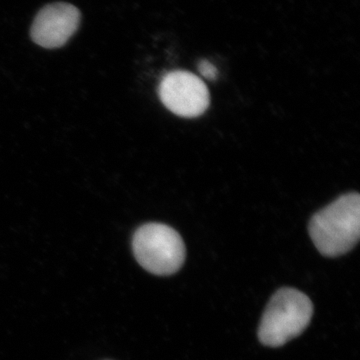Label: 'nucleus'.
<instances>
[{"label":"nucleus","mask_w":360,"mask_h":360,"mask_svg":"<svg viewBox=\"0 0 360 360\" xmlns=\"http://www.w3.org/2000/svg\"><path fill=\"white\" fill-rule=\"evenodd\" d=\"M158 94L163 105L180 117H198L210 106L207 86L200 77L188 71L168 72L161 79Z\"/></svg>","instance_id":"nucleus-4"},{"label":"nucleus","mask_w":360,"mask_h":360,"mask_svg":"<svg viewBox=\"0 0 360 360\" xmlns=\"http://www.w3.org/2000/svg\"><path fill=\"white\" fill-rule=\"evenodd\" d=\"M132 250L137 262L155 276H172L186 259V245L179 232L156 222L142 225L135 231Z\"/></svg>","instance_id":"nucleus-3"},{"label":"nucleus","mask_w":360,"mask_h":360,"mask_svg":"<svg viewBox=\"0 0 360 360\" xmlns=\"http://www.w3.org/2000/svg\"><path fill=\"white\" fill-rule=\"evenodd\" d=\"M80 13L68 4H53L44 7L37 14L32 27L35 44L45 49H58L65 45L79 26Z\"/></svg>","instance_id":"nucleus-5"},{"label":"nucleus","mask_w":360,"mask_h":360,"mask_svg":"<svg viewBox=\"0 0 360 360\" xmlns=\"http://www.w3.org/2000/svg\"><path fill=\"white\" fill-rule=\"evenodd\" d=\"M309 236L324 257L345 255L359 243L360 196L350 193L315 213L309 222Z\"/></svg>","instance_id":"nucleus-1"},{"label":"nucleus","mask_w":360,"mask_h":360,"mask_svg":"<svg viewBox=\"0 0 360 360\" xmlns=\"http://www.w3.org/2000/svg\"><path fill=\"white\" fill-rule=\"evenodd\" d=\"M198 70L203 77L208 80H214L217 77V70L210 61L202 60L198 65Z\"/></svg>","instance_id":"nucleus-6"},{"label":"nucleus","mask_w":360,"mask_h":360,"mask_svg":"<svg viewBox=\"0 0 360 360\" xmlns=\"http://www.w3.org/2000/svg\"><path fill=\"white\" fill-rule=\"evenodd\" d=\"M314 314V305L302 291L283 288L269 300L258 329L260 342L269 347H283L302 335Z\"/></svg>","instance_id":"nucleus-2"}]
</instances>
